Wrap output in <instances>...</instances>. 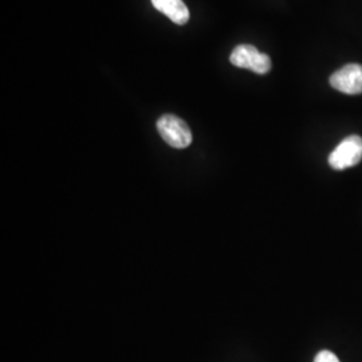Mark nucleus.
Returning <instances> with one entry per match:
<instances>
[{"label":"nucleus","mask_w":362,"mask_h":362,"mask_svg":"<svg viewBox=\"0 0 362 362\" xmlns=\"http://www.w3.org/2000/svg\"><path fill=\"white\" fill-rule=\"evenodd\" d=\"M157 130L169 146L176 149L188 148L192 143V133L180 117L164 115L157 121Z\"/></svg>","instance_id":"obj_1"},{"label":"nucleus","mask_w":362,"mask_h":362,"mask_svg":"<svg viewBox=\"0 0 362 362\" xmlns=\"http://www.w3.org/2000/svg\"><path fill=\"white\" fill-rule=\"evenodd\" d=\"M233 66L248 69L257 74H267L272 70V59L252 45H239L230 55Z\"/></svg>","instance_id":"obj_2"},{"label":"nucleus","mask_w":362,"mask_h":362,"mask_svg":"<svg viewBox=\"0 0 362 362\" xmlns=\"http://www.w3.org/2000/svg\"><path fill=\"white\" fill-rule=\"evenodd\" d=\"M362 160V139L349 136L329 156V164L336 170L351 168Z\"/></svg>","instance_id":"obj_3"},{"label":"nucleus","mask_w":362,"mask_h":362,"mask_svg":"<svg viewBox=\"0 0 362 362\" xmlns=\"http://www.w3.org/2000/svg\"><path fill=\"white\" fill-rule=\"evenodd\" d=\"M330 85L344 94H362V66L349 64L330 77Z\"/></svg>","instance_id":"obj_4"},{"label":"nucleus","mask_w":362,"mask_h":362,"mask_svg":"<svg viewBox=\"0 0 362 362\" xmlns=\"http://www.w3.org/2000/svg\"><path fill=\"white\" fill-rule=\"evenodd\" d=\"M158 13H164L176 25H185L189 21V10L182 0H151Z\"/></svg>","instance_id":"obj_5"},{"label":"nucleus","mask_w":362,"mask_h":362,"mask_svg":"<svg viewBox=\"0 0 362 362\" xmlns=\"http://www.w3.org/2000/svg\"><path fill=\"white\" fill-rule=\"evenodd\" d=\"M314 362H341L338 360V357H337L334 353H332V351H329V350H322V351H320L318 354H317V357H315V360Z\"/></svg>","instance_id":"obj_6"}]
</instances>
